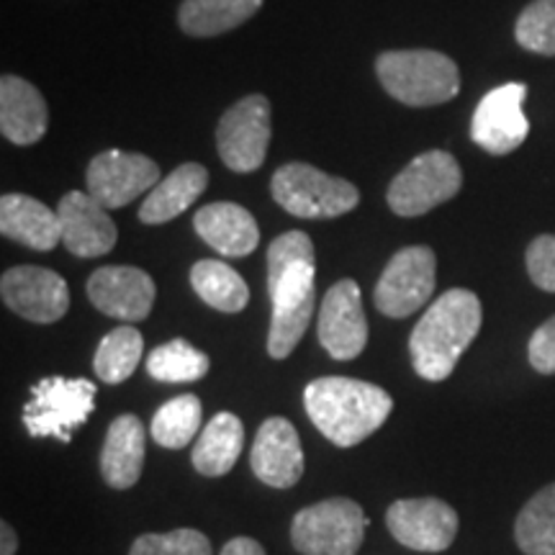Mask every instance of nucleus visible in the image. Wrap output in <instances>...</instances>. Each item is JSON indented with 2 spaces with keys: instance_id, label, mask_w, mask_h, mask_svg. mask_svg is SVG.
I'll return each mask as SVG.
<instances>
[{
  "instance_id": "nucleus-11",
  "label": "nucleus",
  "mask_w": 555,
  "mask_h": 555,
  "mask_svg": "<svg viewBox=\"0 0 555 555\" xmlns=\"http://www.w3.org/2000/svg\"><path fill=\"white\" fill-rule=\"evenodd\" d=\"M527 99L525 82H506L483 95L470 119V139L489 155H509L530 134L522 103Z\"/></svg>"
},
{
  "instance_id": "nucleus-36",
  "label": "nucleus",
  "mask_w": 555,
  "mask_h": 555,
  "mask_svg": "<svg viewBox=\"0 0 555 555\" xmlns=\"http://www.w3.org/2000/svg\"><path fill=\"white\" fill-rule=\"evenodd\" d=\"M0 543H3V547H0V555H16L18 538L9 522L0 525Z\"/></svg>"
},
{
  "instance_id": "nucleus-25",
  "label": "nucleus",
  "mask_w": 555,
  "mask_h": 555,
  "mask_svg": "<svg viewBox=\"0 0 555 555\" xmlns=\"http://www.w3.org/2000/svg\"><path fill=\"white\" fill-rule=\"evenodd\" d=\"M262 9V0H183L178 24L189 37L206 39L232 31Z\"/></svg>"
},
{
  "instance_id": "nucleus-29",
  "label": "nucleus",
  "mask_w": 555,
  "mask_h": 555,
  "mask_svg": "<svg viewBox=\"0 0 555 555\" xmlns=\"http://www.w3.org/2000/svg\"><path fill=\"white\" fill-rule=\"evenodd\" d=\"M206 352L193 347L185 339H170V343L155 347L147 358V373L159 384H193L208 373Z\"/></svg>"
},
{
  "instance_id": "nucleus-3",
  "label": "nucleus",
  "mask_w": 555,
  "mask_h": 555,
  "mask_svg": "<svg viewBox=\"0 0 555 555\" xmlns=\"http://www.w3.org/2000/svg\"><path fill=\"white\" fill-rule=\"evenodd\" d=\"M304 406L330 442L337 448H352L380 429L391 414L393 399L367 380L327 376L307 386Z\"/></svg>"
},
{
  "instance_id": "nucleus-14",
  "label": "nucleus",
  "mask_w": 555,
  "mask_h": 555,
  "mask_svg": "<svg viewBox=\"0 0 555 555\" xmlns=\"http://www.w3.org/2000/svg\"><path fill=\"white\" fill-rule=\"evenodd\" d=\"M386 527L401 545L412 547V551L440 553L453 545L457 535V515L442 499H401L388 506Z\"/></svg>"
},
{
  "instance_id": "nucleus-19",
  "label": "nucleus",
  "mask_w": 555,
  "mask_h": 555,
  "mask_svg": "<svg viewBox=\"0 0 555 555\" xmlns=\"http://www.w3.org/2000/svg\"><path fill=\"white\" fill-rule=\"evenodd\" d=\"M50 108L44 95L29 80L18 75H3L0 80V131L11 144L29 147L47 134Z\"/></svg>"
},
{
  "instance_id": "nucleus-7",
  "label": "nucleus",
  "mask_w": 555,
  "mask_h": 555,
  "mask_svg": "<svg viewBox=\"0 0 555 555\" xmlns=\"http://www.w3.org/2000/svg\"><path fill=\"white\" fill-rule=\"evenodd\" d=\"M463 189V170L446 150H429L414 157L388 185L386 201L399 217H422L435 206L455 198Z\"/></svg>"
},
{
  "instance_id": "nucleus-6",
  "label": "nucleus",
  "mask_w": 555,
  "mask_h": 555,
  "mask_svg": "<svg viewBox=\"0 0 555 555\" xmlns=\"http://www.w3.org/2000/svg\"><path fill=\"white\" fill-rule=\"evenodd\" d=\"M365 512L352 499H324L301 509L291 540L301 555H356L365 538Z\"/></svg>"
},
{
  "instance_id": "nucleus-33",
  "label": "nucleus",
  "mask_w": 555,
  "mask_h": 555,
  "mask_svg": "<svg viewBox=\"0 0 555 555\" xmlns=\"http://www.w3.org/2000/svg\"><path fill=\"white\" fill-rule=\"evenodd\" d=\"M525 262L530 281L547 294H555V234H540L532 240Z\"/></svg>"
},
{
  "instance_id": "nucleus-32",
  "label": "nucleus",
  "mask_w": 555,
  "mask_h": 555,
  "mask_svg": "<svg viewBox=\"0 0 555 555\" xmlns=\"http://www.w3.org/2000/svg\"><path fill=\"white\" fill-rule=\"evenodd\" d=\"M129 555H214L211 543L198 530L147 532L137 538Z\"/></svg>"
},
{
  "instance_id": "nucleus-10",
  "label": "nucleus",
  "mask_w": 555,
  "mask_h": 555,
  "mask_svg": "<svg viewBox=\"0 0 555 555\" xmlns=\"http://www.w3.org/2000/svg\"><path fill=\"white\" fill-rule=\"evenodd\" d=\"M437 258L425 245L404 247L388 260V266L378 278L373 301L380 314L391 319L412 317L429 301L435 291Z\"/></svg>"
},
{
  "instance_id": "nucleus-34",
  "label": "nucleus",
  "mask_w": 555,
  "mask_h": 555,
  "mask_svg": "<svg viewBox=\"0 0 555 555\" xmlns=\"http://www.w3.org/2000/svg\"><path fill=\"white\" fill-rule=\"evenodd\" d=\"M527 358H530V365L535 367L538 373L555 376V317L547 319L545 324H540L535 335L530 337Z\"/></svg>"
},
{
  "instance_id": "nucleus-13",
  "label": "nucleus",
  "mask_w": 555,
  "mask_h": 555,
  "mask_svg": "<svg viewBox=\"0 0 555 555\" xmlns=\"http://www.w3.org/2000/svg\"><path fill=\"white\" fill-rule=\"evenodd\" d=\"M0 296L13 314L34 324L60 322L69 309L65 278L39 266H18L0 278Z\"/></svg>"
},
{
  "instance_id": "nucleus-16",
  "label": "nucleus",
  "mask_w": 555,
  "mask_h": 555,
  "mask_svg": "<svg viewBox=\"0 0 555 555\" xmlns=\"http://www.w3.org/2000/svg\"><path fill=\"white\" fill-rule=\"evenodd\" d=\"M155 281L131 266H106L88 278V298L101 314L137 324L155 307Z\"/></svg>"
},
{
  "instance_id": "nucleus-24",
  "label": "nucleus",
  "mask_w": 555,
  "mask_h": 555,
  "mask_svg": "<svg viewBox=\"0 0 555 555\" xmlns=\"http://www.w3.org/2000/svg\"><path fill=\"white\" fill-rule=\"evenodd\" d=\"M242 446H245V427L240 416L221 412L201 429L193 448V466L204 476H227L240 461Z\"/></svg>"
},
{
  "instance_id": "nucleus-21",
  "label": "nucleus",
  "mask_w": 555,
  "mask_h": 555,
  "mask_svg": "<svg viewBox=\"0 0 555 555\" xmlns=\"http://www.w3.org/2000/svg\"><path fill=\"white\" fill-rule=\"evenodd\" d=\"M0 232L37 253H50L62 245L57 211L24 193H5L0 198Z\"/></svg>"
},
{
  "instance_id": "nucleus-12",
  "label": "nucleus",
  "mask_w": 555,
  "mask_h": 555,
  "mask_svg": "<svg viewBox=\"0 0 555 555\" xmlns=\"http://www.w3.org/2000/svg\"><path fill=\"white\" fill-rule=\"evenodd\" d=\"M159 168L155 159L139 152L106 150L95 155L88 165V193L103 208H124L131 201L155 189L159 183Z\"/></svg>"
},
{
  "instance_id": "nucleus-28",
  "label": "nucleus",
  "mask_w": 555,
  "mask_h": 555,
  "mask_svg": "<svg viewBox=\"0 0 555 555\" xmlns=\"http://www.w3.org/2000/svg\"><path fill=\"white\" fill-rule=\"evenodd\" d=\"M144 339L139 335V330L131 324L116 327L101 339L99 350H95L93 371L103 384H124L131 373L137 371L139 360H142Z\"/></svg>"
},
{
  "instance_id": "nucleus-5",
  "label": "nucleus",
  "mask_w": 555,
  "mask_h": 555,
  "mask_svg": "<svg viewBox=\"0 0 555 555\" xmlns=\"http://www.w3.org/2000/svg\"><path fill=\"white\" fill-rule=\"evenodd\" d=\"M275 204L298 219H335L360 204V191L350 180L327 176L307 163H288L275 170Z\"/></svg>"
},
{
  "instance_id": "nucleus-22",
  "label": "nucleus",
  "mask_w": 555,
  "mask_h": 555,
  "mask_svg": "<svg viewBox=\"0 0 555 555\" xmlns=\"http://www.w3.org/2000/svg\"><path fill=\"white\" fill-rule=\"evenodd\" d=\"M144 448L147 435L142 422L134 414L116 416L101 450V474L111 489L124 491L139 481L144 468Z\"/></svg>"
},
{
  "instance_id": "nucleus-30",
  "label": "nucleus",
  "mask_w": 555,
  "mask_h": 555,
  "mask_svg": "<svg viewBox=\"0 0 555 555\" xmlns=\"http://www.w3.org/2000/svg\"><path fill=\"white\" fill-rule=\"evenodd\" d=\"M201 429V399L193 393L163 404L152 416V437L157 446L168 450H180L196 437Z\"/></svg>"
},
{
  "instance_id": "nucleus-8",
  "label": "nucleus",
  "mask_w": 555,
  "mask_h": 555,
  "mask_svg": "<svg viewBox=\"0 0 555 555\" xmlns=\"http://www.w3.org/2000/svg\"><path fill=\"white\" fill-rule=\"evenodd\" d=\"M93 409L95 386L88 378H41L24 406V427L31 437H57L60 442H69Z\"/></svg>"
},
{
  "instance_id": "nucleus-4",
  "label": "nucleus",
  "mask_w": 555,
  "mask_h": 555,
  "mask_svg": "<svg viewBox=\"0 0 555 555\" xmlns=\"http://www.w3.org/2000/svg\"><path fill=\"white\" fill-rule=\"evenodd\" d=\"M376 73L391 99L427 108L453 101L461 90V69L435 50H393L378 54Z\"/></svg>"
},
{
  "instance_id": "nucleus-9",
  "label": "nucleus",
  "mask_w": 555,
  "mask_h": 555,
  "mask_svg": "<svg viewBox=\"0 0 555 555\" xmlns=\"http://www.w3.org/2000/svg\"><path fill=\"white\" fill-rule=\"evenodd\" d=\"M270 134V101L255 93L224 111L217 127V150L229 170L253 172L266 163Z\"/></svg>"
},
{
  "instance_id": "nucleus-26",
  "label": "nucleus",
  "mask_w": 555,
  "mask_h": 555,
  "mask_svg": "<svg viewBox=\"0 0 555 555\" xmlns=\"http://www.w3.org/2000/svg\"><path fill=\"white\" fill-rule=\"evenodd\" d=\"M191 286L201 301L224 314H237L249 301L245 278L219 260H198L191 268Z\"/></svg>"
},
{
  "instance_id": "nucleus-20",
  "label": "nucleus",
  "mask_w": 555,
  "mask_h": 555,
  "mask_svg": "<svg viewBox=\"0 0 555 555\" xmlns=\"http://www.w3.org/2000/svg\"><path fill=\"white\" fill-rule=\"evenodd\" d=\"M193 227L198 237L224 258H245L255 253L260 242V229L253 214L245 206L229 204V201L198 208Z\"/></svg>"
},
{
  "instance_id": "nucleus-18",
  "label": "nucleus",
  "mask_w": 555,
  "mask_h": 555,
  "mask_svg": "<svg viewBox=\"0 0 555 555\" xmlns=\"http://www.w3.org/2000/svg\"><path fill=\"white\" fill-rule=\"evenodd\" d=\"M249 466L270 489H291L304 474V450L296 427L283 416L262 422L255 437Z\"/></svg>"
},
{
  "instance_id": "nucleus-2",
  "label": "nucleus",
  "mask_w": 555,
  "mask_h": 555,
  "mask_svg": "<svg viewBox=\"0 0 555 555\" xmlns=\"http://www.w3.org/2000/svg\"><path fill=\"white\" fill-rule=\"evenodd\" d=\"M481 298L474 291L450 288L422 314L412 337L409 356L414 371L425 380H446L457 360L481 330Z\"/></svg>"
},
{
  "instance_id": "nucleus-23",
  "label": "nucleus",
  "mask_w": 555,
  "mask_h": 555,
  "mask_svg": "<svg viewBox=\"0 0 555 555\" xmlns=\"http://www.w3.org/2000/svg\"><path fill=\"white\" fill-rule=\"evenodd\" d=\"M206 185L208 170L204 165L183 163L147 193L144 204L139 206V221L150 227L168 224V221L180 217L185 208L196 204V198L206 191Z\"/></svg>"
},
{
  "instance_id": "nucleus-1",
  "label": "nucleus",
  "mask_w": 555,
  "mask_h": 555,
  "mask_svg": "<svg viewBox=\"0 0 555 555\" xmlns=\"http://www.w3.org/2000/svg\"><path fill=\"white\" fill-rule=\"evenodd\" d=\"M317 255L307 232H286L268 247V296L273 304L268 332L270 358L296 350L317 307Z\"/></svg>"
},
{
  "instance_id": "nucleus-15",
  "label": "nucleus",
  "mask_w": 555,
  "mask_h": 555,
  "mask_svg": "<svg viewBox=\"0 0 555 555\" xmlns=\"http://www.w3.org/2000/svg\"><path fill=\"white\" fill-rule=\"evenodd\" d=\"M319 343L335 360H352L367 345V322L360 286L343 278L324 296L319 309Z\"/></svg>"
},
{
  "instance_id": "nucleus-27",
  "label": "nucleus",
  "mask_w": 555,
  "mask_h": 555,
  "mask_svg": "<svg viewBox=\"0 0 555 555\" xmlns=\"http://www.w3.org/2000/svg\"><path fill=\"white\" fill-rule=\"evenodd\" d=\"M515 540L525 555H555V483L540 489L522 506Z\"/></svg>"
},
{
  "instance_id": "nucleus-17",
  "label": "nucleus",
  "mask_w": 555,
  "mask_h": 555,
  "mask_svg": "<svg viewBox=\"0 0 555 555\" xmlns=\"http://www.w3.org/2000/svg\"><path fill=\"white\" fill-rule=\"evenodd\" d=\"M62 227V245L78 258H101L114 249L119 240V229L90 193L69 191L57 206Z\"/></svg>"
},
{
  "instance_id": "nucleus-35",
  "label": "nucleus",
  "mask_w": 555,
  "mask_h": 555,
  "mask_svg": "<svg viewBox=\"0 0 555 555\" xmlns=\"http://www.w3.org/2000/svg\"><path fill=\"white\" fill-rule=\"evenodd\" d=\"M219 555H266V547L253 538H234L221 547Z\"/></svg>"
},
{
  "instance_id": "nucleus-31",
  "label": "nucleus",
  "mask_w": 555,
  "mask_h": 555,
  "mask_svg": "<svg viewBox=\"0 0 555 555\" xmlns=\"http://www.w3.org/2000/svg\"><path fill=\"white\" fill-rule=\"evenodd\" d=\"M515 37L522 50L540 57H555V0H532L519 13Z\"/></svg>"
}]
</instances>
